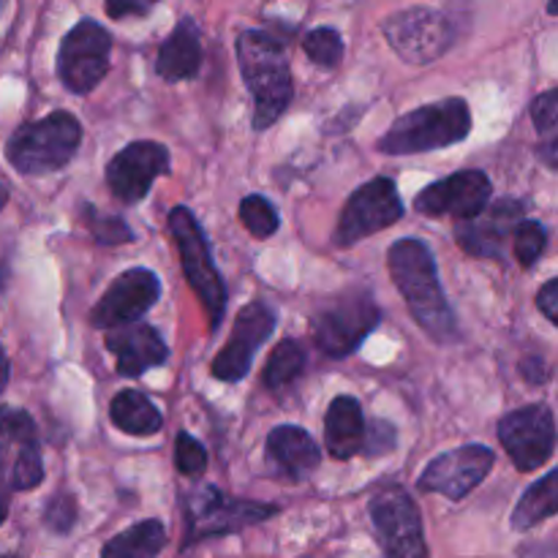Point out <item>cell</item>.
Masks as SVG:
<instances>
[{
	"mask_svg": "<svg viewBox=\"0 0 558 558\" xmlns=\"http://www.w3.org/2000/svg\"><path fill=\"white\" fill-rule=\"evenodd\" d=\"M387 267L398 292L407 300L409 311L428 338L447 347L458 338L456 311L447 303L439 281L436 256L425 240L401 238L387 251Z\"/></svg>",
	"mask_w": 558,
	"mask_h": 558,
	"instance_id": "cell-1",
	"label": "cell"
},
{
	"mask_svg": "<svg viewBox=\"0 0 558 558\" xmlns=\"http://www.w3.org/2000/svg\"><path fill=\"white\" fill-rule=\"evenodd\" d=\"M238 52L240 74H243L245 87L254 98V118L251 125L254 131H267L294 98L292 69H289L287 49L278 36L267 31L248 27L238 36L234 44Z\"/></svg>",
	"mask_w": 558,
	"mask_h": 558,
	"instance_id": "cell-2",
	"label": "cell"
},
{
	"mask_svg": "<svg viewBox=\"0 0 558 558\" xmlns=\"http://www.w3.org/2000/svg\"><path fill=\"white\" fill-rule=\"evenodd\" d=\"M469 134H472V109L466 98L452 96L401 114L390 131L379 136L376 147L385 156H417V153L458 145Z\"/></svg>",
	"mask_w": 558,
	"mask_h": 558,
	"instance_id": "cell-3",
	"label": "cell"
},
{
	"mask_svg": "<svg viewBox=\"0 0 558 558\" xmlns=\"http://www.w3.org/2000/svg\"><path fill=\"white\" fill-rule=\"evenodd\" d=\"M167 227L174 245H178L185 281H189V287L199 298L202 308H205L207 319H210V330L216 332L223 314H227L229 298L227 283H223L221 272H218L216 262H213V251L210 243H207L205 229H202V223L196 221V216L185 205H178L169 210Z\"/></svg>",
	"mask_w": 558,
	"mask_h": 558,
	"instance_id": "cell-4",
	"label": "cell"
},
{
	"mask_svg": "<svg viewBox=\"0 0 558 558\" xmlns=\"http://www.w3.org/2000/svg\"><path fill=\"white\" fill-rule=\"evenodd\" d=\"M82 125L71 112H52L20 125L9 140L5 156L20 174H49L76 156Z\"/></svg>",
	"mask_w": 558,
	"mask_h": 558,
	"instance_id": "cell-5",
	"label": "cell"
},
{
	"mask_svg": "<svg viewBox=\"0 0 558 558\" xmlns=\"http://www.w3.org/2000/svg\"><path fill=\"white\" fill-rule=\"evenodd\" d=\"M381 308L365 289H349L327 300L311 316V336L316 347L332 360H343L363 347L365 338L379 327Z\"/></svg>",
	"mask_w": 558,
	"mask_h": 558,
	"instance_id": "cell-6",
	"label": "cell"
},
{
	"mask_svg": "<svg viewBox=\"0 0 558 558\" xmlns=\"http://www.w3.org/2000/svg\"><path fill=\"white\" fill-rule=\"evenodd\" d=\"M278 515L276 505L248 499H229L216 485H202L185 501V545L199 543L207 537H223V534L243 532L256 523L270 521Z\"/></svg>",
	"mask_w": 558,
	"mask_h": 558,
	"instance_id": "cell-7",
	"label": "cell"
},
{
	"mask_svg": "<svg viewBox=\"0 0 558 558\" xmlns=\"http://www.w3.org/2000/svg\"><path fill=\"white\" fill-rule=\"evenodd\" d=\"M109 52H112V33L96 20H80L58 49V76L63 87L74 96L96 90L98 82L109 71Z\"/></svg>",
	"mask_w": 558,
	"mask_h": 558,
	"instance_id": "cell-8",
	"label": "cell"
},
{
	"mask_svg": "<svg viewBox=\"0 0 558 558\" xmlns=\"http://www.w3.org/2000/svg\"><path fill=\"white\" fill-rule=\"evenodd\" d=\"M385 558H428L417 501L401 485L379 490L368 505Z\"/></svg>",
	"mask_w": 558,
	"mask_h": 558,
	"instance_id": "cell-9",
	"label": "cell"
},
{
	"mask_svg": "<svg viewBox=\"0 0 558 558\" xmlns=\"http://www.w3.org/2000/svg\"><path fill=\"white\" fill-rule=\"evenodd\" d=\"M387 44L401 54L407 63L428 65L439 60L456 41V27L450 16L441 11L428 9V5H412L381 25Z\"/></svg>",
	"mask_w": 558,
	"mask_h": 558,
	"instance_id": "cell-10",
	"label": "cell"
},
{
	"mask_svg": "<svg viewBox=\"0 0 558 558\" xmlns=\"http://www.w3.org/2000/svg\"><path fill=\"white\" fill-rule=\"evenodd\" d=\"M403 218V202L398 185L390 178H374L360 185L338 216L332 243L349 248L371 234L390 229Z\"/></svg>",
	"mask_w": 558,
	"mask_h": 558,
	"instance_id": "cell-11",
	"label": "cell"
},
{
	"mask_svg": "<svg viewBox=\"0 0 558 558\" xmlns=\"http://www.w3.org/2000/svg\"><path fill=\"white\" fill-rule=\"evenodd\" d=\"M496 434L510 461L521 472H534L543 466L554 456L558 441L554 412L545 403H532V407L505 414L496 425Z\"/></svg>",
	"mask_w": 558,
	"mask_h": 558,
	"instance_id": "cell-12",
	"label": "cell"
},
{
	"mask_svg": "<svg viewBox=\"0 0 558 558\" xmlns=\"http://www.w3.org/2000/svg\"><path fill=\"white\" fill-rule=\"evenodd\" d=\"M278 314L272 305L254 300V303L243 305L234 319L232 332H229L227 343H223L221 352L213 357L210 374L221 381H240L248 376L251 365H254L256 352L262 349V343L270 341V336L276 332Z\"/></svg>",
	"mask_w": 558,
	"mask_h": 558,
	"instance_id": "cell-13",
	"label": "cell"
},
{
	"mask_svg": "<svg viewBox=\"0 0 558 558\" xmlns=\"http://www.w3.org/2000/svg\"><path fill=\"white\" fill-rule=\"evenodd\" d=\"M0 474L14 490H33L44 480L36 423L22 409L0 407Z\"/></svg>",
	"mask_w": 558,
	"mask_h": 558,
	"instance_id": "cell-14",
	"label": "cell"
},
{
	"mask_svg": "<svg viewBox=\"0 0 558 558\" xmlns=\"http://www.w3.org/2000/svg\"><path fill=\"white\" fill-rule=\"evenodd\" d=\"M496 463V452L485 445H463L458 450L441 452L423 469L417 488L423 494H439L450 501H461L477 485L485 483Z\"/></svg>",
	"mask_w": 558,
	"mask_h": 558,
	"instance_id": "cell-15",
	"label": "cell"
},
{
	"mask_svg": "<svg viewBox=\"0 0 558 558\" xmlns=\"http://www.w3.org/2000/svg\"><path fill=\"white\" fill-rule=\"evenodd\" d=\"M169 167H172V158H169V150L161 142L140 140L114 153L112 161L107 163L104 178H107L114 199H120L123 205H136V202L150 194L153 183L158 178L169 174Z\"/></svg>",
	"mask_w": 558,
	"mask_h": 558,
	"instance_id": "cell-16",
	"label": "cell"
},
{
	"mask_svg": "<svg viewBox=\"0 0 558 558\" xmlns=\"http://www.w3.org/2000/svg\"><path fill=\"white\" fill-rule=\"evenodd\" d=\"M490 194H494V183L483 169H461L450 178L425 185L414 196V210L428 218L450 216L458 221H469L488 207Z\"/></svg>",
	"mask_w": 558,
	"mask_h": 558,
	"instance_id": "cell-17",
	"label": "cell"
},
{
	"mask_svg": "<svg viewBox=\"0 0 558 558\" xmlns=\"http://www.w3.org/2000/svg\"><path fill=\"white\" fill-rule=\"evenodd\" d=\"M161 298V278L147 267H131L120 272L107 292L101 294L90 311V325L96 330H114V327L140 322Z\"/></svg>",
	"mask_w": 558,
	"mask_h": 558,
	"instance_id": "cell-18",
	"label": "cell"
},
{
	"mask_svg": "<svg viewBox=\"0 0 558 558\" xmlns=\"http://www.w3.org/2000/svg\"><path fill=\"white\" fill-rule=\"evenodd\" d=\"M523 205L515 199H499L485 207L477 218H469L456 227V240L466 254L480 259H499L510 229L523 221Z\"/></svg>",
	"mask_w": 558,
	"mask_h": 558,
	"instance_id": "cell-19",
	"label": "cell"
},
{
	"mask_svg": "<svg viewBox=\"0 0 558 558\" xmlns=\"http://www.w3.org/2000/svg\"><path fill=\"white\" fill-rule=\"evenodd\" d=\"M107 349L118 360V374L125 379L147 374L150 368H161L169 360V347L161 332L147 322L114 327L107 332Z\"/></svg>",
	"mask_w": 558,
	"mask_h": 558,
	"instance_id": "cell-20",
	"label": "cell"
},
{
	"mask_svg": "<svg viewBox=\"0 0 558 558\" xmlns=\"http://www.w3.org/2000/svg\"><path fill=\"white\" fill-rule=\"evenodd\" d=\"M267 463L281 477L298 480L308 477L322 463V450L314 436L300 425H278L267 436Z\"/></svg>",
	"mask_w": 558,
	"mask_h": 558,
	"instance_id": "cell-21",
	"label": "cell"
},
{
	"mask_svg": "<svg viewBox=\"0 0 558 558\" xmlns=\"http://www.w3.org/2000/svg\"><path fill=\"white\" fill-rule=\"evenodd\" d=\"M365 430H368V423H365L363 407H360L357 398H332L330 409L325 414V447L336 461L363 456Z\"/></svg>",
	"mask_w": 558,
	"mask_h": 558,
	"instance_id": "cell-22",
	"label": "cell"
},
{
	"mask_svg": "<svg viewBox=\"0 0 558 558\" xmlns=\"http://www.w3.org/2000/svg\"><path fill=\"white\" fill-rule=\"evenodd\" d=\"M202 65V38L199 27L191 16L174 25V31L163 38L161 49H158L156 74L167 82H183L199 74Z\"/></svg>",
	"mask_w": 558,
	"mask_h": 558,
	"instance_id": "cell-23",
	"label": "cell"
},
{
	"mask_svg": "<svg viewBox=\"0 0 558 558\" xmlns=\"http://www.w3.org/2000/svg\"><path fill=\"white\" fill-rule=\"evenodd\" d=\"M109 420L129 436H153L161 430L163 417L156 403L140 390H123L109 403Z\"/></svg>",
	"mask_w": 558,
	"mask_h": 558,
	"instance_id": "cell-24",
	"label": "cell"
},
{
	"mask_svg": "<svg viewBox=\"0 0 558 558\" xmlns=\"http://www.w3.org/2000/svg\"><path fill=\"white\" fill-rule=\"evenodd\" d=\"M167 545V529L161 521L134 523L125 532L114 534L104 545L101 558H158Z\"/></svg>",
	"mask_w": 558,
	"mask_h": 558,
	"instance_id": "cell-25",
	"label": "cell"
},
{
	"mask_svg": "<svg viewBox=\"0 0 558 558\" xmlns=\"http://www.w3.org/2000/svg\"><path fill=\"white\" fill-rule=\"evenodd\" d=\"M558 515V466L543 480L526 488L521 501L512 510V529L515 532H529L537 523L548 521V518Z\"/></svg>",
	"mask_w": 558,
	"mask_h": 558,
	"instance_id": "cell-26",
	"label": "cell"
},
{
	"mask_svg": "<svg viewBox=\"0 0 558 558\" xmlns=\"http://www.w3.org/2000/svg\"><path fill=\"white\" fill-rule=\"evenodd\" d=\"M532 123L537 131V156L558 169V87L534 98Z\"/></svg>",
	"mask_w": 558,
	"mask_h": 558,
	"instance_id": "cell-27",
	"label": "cell"
},
{
	"mask_svg": "<svg viewBox=\"0 0 558 558\" xmlns=\"http://www.w3.org/2000/svg\"><path fill=\"white\" fill-rule=\"evenodd\" d=\"M303 371H305L303 343L294 341V338H283V341L272 349L270 357H267L262 381H265L267 390H281V387L292 385Z\"/></svg>",
	"mask_w": 558,
	"mask_h": 558,
	"instance_id": "cell-28",
	"label": "cell"
},
{
	"mask_svg": "<svg viewBox=\"0 0 558 558\" xmlns=\"http://www.w3.org/2000/svg\"><path fill=\"white\" fill-rule=\"evenodd\" d=\"M240 221L248 229L251 238L267 240L278 232L281 227V216H278L276 205L262 194H248L240 202Z\"/></svg>",
	"mask_w": 558,
	"mask_h": 558,
	"instance_id": "cell-29",
	"label": "cell"
},
{
	"mask_svg": "<svg viewBox=\"0 0 558 558\" xmlns=\"http://www.w3.org/2000/svg\"><path fill=\"white\" fill-rule=\"evenodd\" d=\"M303 52L319 69H338L343 60V38L336 27H314L303 36Z\"/></svg>",
	"mask_w": 558,
	"mask_h": 558,
	"instance_id": "cell-30",
	"label": "cell"
},
{
	"mask_svg": "<svg viewBox=\"0 0 558 558\" xmlns=\"http://www.w3.org/2000/svg\"><path fill=\"white\" fill-rule=\"evenodd\" d=\"M82 218H85V227L90 229V234L96 238V243L101 245H123L134 243L136 234L129 227V221L120 216H104L93 205L82 207Z\"/></svg>",
	"mask_w": 558,
	"mask_h": 558,
	"instance_id": "cell-31",
	"label": "cell"
},
{
	"mask_svg": "<svg viewBox=\"0 0 558 558\" xmlns=\"http://www.w3.org/2000/svg\"><path fill=\"white\" fill-rule=\"evenodd\" d=\"M548 245V232L539 221H521L515 227V259L523 267H534Z\"/></svg>",
	"mask_w": 558,
	"mask_h": 558,
	"instance_id": "cell-32",
	"label": "cell"
},
{
	"mask_svg": "<svg viewBox=\"0 0 558 558\" xmlns=\"http://www.w3.org/2000/svg\"><path fill=\"white\" fill-rule=\"evenodd\" d=\"M174 466L185 477H199L207 469V450L199 439H194L191 434L180 430L178 439H174Z\"/></svg>",
	"mask_w": 558,
	"mask_h": 558,
	"instance_id": "cell-33",
	"label": "cell"
},
{
	"mask_svg": "<svg viewBox=\"0 0 558 558\" xmlns=\"http://www.w3.org/2000/svg\"><path fill=\"white\" fill-rule=\"evenodd\" d=\"M44 523L54 534H69L76 523V501L69 494H58L54 499H49L47 510H44Z\"/></svg>",
	"mask_w": 558,
	"mask_h": 558,
	"instance_id": "cell-34",
	"label": "cell"
},
{
	"mask_svg": "<svg viewBox=\"0 0 558 558\" xmlns=\"http://www.w3.org/2000/svg\"><path fill=\"white\" fill-rule=\"evenodd\" d=\"M396 450V425L387 420H368V430H365V447L363 456H387Z\"/></svg>",
	"mask_w": 558,
	"mask_h": 558,
	"instance_id": "cell-35",
	"label": "cell"
},
{
	"mask_svg": "<svg viewBox=\"0 0 558 558\" xmlns=\"http://www.w3.org/2000/svg\"><path fill=\"white\" fill-rule=\"evenodd\" d=\"M158 0H104V9L112 20H129V16H147L156 9Z\"/></svg>",
	"mask_w": 558,
	"mask_h": 558,
	"instance_id": "cell-36",
	"label": "cell"
},
{
	"mask_svg": "<svg viewBox=\"0 0 558 558\" xmlns=\"http://www.w3.org/2000/svg\"><path fill=\"white\" fill-rule=\"evenodd\" d=\"M537 308L558 327V278L545 283L537 292Z\"/></svg>",
	"mask_w": 558,
	"mask_h": 558,
	"instance_id": "cell-37",
	"label": "cell"
},
{
	"mask_svg": "<svg viewBox=\"0 0 558 558\" xmlns=\"http://www.w3.org/2000/svg\"><path fill=\"white\" fill-rule=\"evenodd\" d=\"M521 374L523 379L532 381V385H543L545 379H548V368H545V363L539 357H526L521 363Z\"/></svg>",
	"mask_w": 558,
	"mask_h": 558,
	"instance_id": "cell-38",
	"label": "cell"
},
{
	"mask_svg": "<svg viewBox=\"0 0 558 558\" xmlns=\"http://www.w3.org/2000/svg\"><path fill=\"white\" fill-rule=\"evenodd\" d=\"M9 505H11V485L9 480L0 474V523H3L5 515H9Z\"/></svg>",
	"mask_w": 558,
	"mask_h": 558,
	"instance_id": "cell-39",
	"label": "cell"
},
{
	"mask_svg": "<svg viewBox=\"0 0 558 558\" xmlns=\"http://www.w3.org/2000/svg\"><path fill=\"white\" fill-rule=\"evenodd\" d=\"M9 376H11L9 357H5L3 347H0V392H3V390H5V385H9Z\"/></svg>",
	"mask_w": 558,
	"mask_h": 558,
	"instance_id": "cell-40",
	"label": "cell"
},
{
	"mask_svg": "<svg viewBox=\"0 0 558 558\" xmlns=\"http://www.w3.org/2000/svg\"><path fill=\"white\" fill-rule=\"evenodd\" d=\"M537 558H558V545H554V548H545V550H539Z\"/></svg>",
	"mask_w": 558,
	"mask_h": 558,
	"instance_id": "cell-41",
	"label": "cell"
},
{
	"mask_svg": "<svg viewBox=\"0 0 558 558\" xmlns=\"http://www.w3.org/2000/svg\"><path fill=\"white\" fill-rule=\"evenodd\" d=\"M5 202H9V189H5V185H0V210L5 207Z\"/></svg>",
	"mask_w": 558,
	"mask_h": 558,
	"instance_id": "cell-42",
	"label": "cell"
},
{
	"mask_svg": "<svg viewBox=\"0 0 558 558\" xmlns=\"http://www.w3.org/2000/svg\"><path fill=\"white\" fill-rule=\"evenodd\" d=\"M548 11H550V14H558V0H550Z\"/></svg>",
	"mask_w": 558,
	"mask_h": 558,
	"instance_id": "cell-43",
	"label": "cell"
},
{
	"mask_svg": "<svg viewBox=\"0 0 558 558\" xmlns=\"http://www.w3.org/2000/svg\"><path fill=\"white\" fill-rule=\"evenodd\" d=\"M0 283H3V267H0Z\"/></svg>",
	"mask_w": 558,
	"mask_h": 558,
	"instance_id": "cell-44",
	"label": "cell"
},
{
	"mask_svg": "<svg viewBox=\"0 0 558 558\" xmlns=\"http://www.w3.org/2000/svg\"><path fill=\"white\" fill-rule=\"evenodd\" d=\"M3 5H5V0H0V11H3Z\"/></svg>",
	"mask_w": 558,
	"mask_h": 558,
	"instance_id": "cell-45",
	"label": "cell"
},
{
	"mask_svg": "<svg viewBox=\"0 0 558 558\" xmlns=\"http://www.w3.org/2000/svg\"><path fill=\"white\" fill-rule=\"evenodd\" d=\"M3 558H16V556H3Z\"/></svg>",
	"mask_w": 558,
	"mask_h": 558,
	"instance_id": "cell-46",
	"label": "cell"
}]
</instances>
